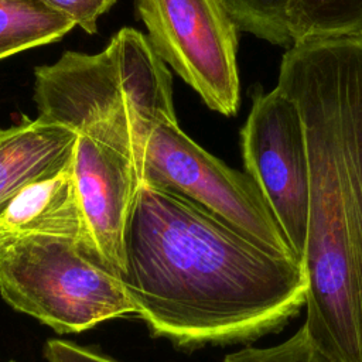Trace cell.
<instances>
[{
    "instance_id": "8",
    "label": "cell",
    "mask_w": 362,
    "mask_h": 362,
    "mask_svg": "<svg viewBox=\"0 0 362 362\" xmlns=\"http://www.w3.org/2000/svg\"><path fill=\"white\" fill-rule=\"evenodd\" d=\"M76 140L69 127L40 116L0 130V212L25 187L66 167Z\"/></svg>"
},
{
    "instance_id": "11",
    "label": "cell",
    "mask_w": 362,
    "mask_h": 362,
    "mask_svg": "<svg viewBox=\"0 0 362 362\" xmlns=\"http://www.w3.org/2000/svg\"><path fill=\"white\" fill-rule=\"evenodd\" d=\"M293 44L362 35V0H287Z\"/></svg>"
},
{
    "instance_id": "4",
    "label": "cell",
    "mask_w": 362,
    "mask_h": 362,
    "mask_svg": "<svg viewBox=\"0 0 362 362\" xmlns=\"http://www.w3.org/2000/svg\"><path fill=\"white\" fill-rule=\"evenodd\" d=\"M137 174L140 184L187 199L270 250L297 259L253 178L204 150L177 120L151 129Z\"/></svg>"
},
{
    "instance_id": "15",
    "label": "cell",
    "mask_w": 362,
    "mask_h": 362,
    "mask_svg": "<svg viewBox=\"0 0 362 362\" xmlns=\"http://www.w3.org/2000/svg\"><path fill=\"white\" fill-rule=\"evenodd\" d=\"M47 362H119L92 348L64 339H48L44 345Z\"/></svg>"
},
{
    "instance_id": "9",
    "label": "cell",
    "mask_w": 362,
    "mask_h": 362,
    "mask_svg": "<svg viewBox=\"0 0 362 362\" xmlns=\"http://www.w3.org/2000/svg\"><path fill=\"white\" fill-rule=\"evenodd\" d=\"M82 230L74 160L61 171L25 187L0 212V240L23 236L79 240Z\"/></svg>"
},
{
    "instance_id": "6",
    "label": "cell",
    "mask_w": 362,
    "mask_h": 362,
    "mask_svg": "<svg viewBox=\"0 0 362 362\" xmlns=\"http://www.w3.org/2000/svg\"><path fill=\"white\" fill-rule=\"evenodd\" d=\"M240 148L245 173L260 188L301 262L310 191L307 141L297 106L277 86L253 93L240 129Z\"/></svg>"
},
{
    "instance_id": "5",
    "label": "cell",
    "mask_w": 362,
    "mask_h": 362,
    "mask_svg": "<svg viewBox=\"0 0 362 362\" xmlns=\"http://www.w3.org/2000/svg\"><path fill=\"white\" fill-rule=\"evenodd\" d=\"M147 40L204 103L235 116L240 103L238 27L219 0H136Z\"/></svg>"
},
{
    "instance_id": "12",
    "label": "cell",
    "mask_w": 362,
    "mask_h": 362,
    "mask_svg": "<svg viewBox=\"0 0 362 362\" xmlns=\"http://www.w3.org/2000/svg\"><path fill=\"white\" fill-rule=\"evenodd\" d=\"M239 31L273 45H293L287 30V0H219Z\"/></svg>"
},
{
    "instance_id": "13",
    "label": "cell",
    "mask_w": 362,
    "mask_h": 362,
    "mask_svg": "<svg viewBox=\"0 0 362 362\" xmlns=\"http://www.w3.org/2000/svg\"><path fill=\"white\" fill-rule=\"evenodd\" d=\"M223 362H328L314 346L304 325L286 341L263 348H243L228 354Z\"/></svg>"
},
{
    "instance_id": "3",
    "label": "cell",
    "mask_w": 362,
    "mask_h": 362,
    "mask_svg": "<svg viewBox=\"0 0 362 362\" xmlns=\"http://www.w3.org/2000/svg\"><path fill=\"white\" fill-rule=\"evenodd\" d=\"M0 294L14 310L58 334L137 314L122 279L88 256L78 239L0 240Z\"/></svg>"
},
{
    "instance_id": "14",
    "label": "cell",
    "mask_w": 362,
    "mask_h": 362,
    "mask_svg": "<svg viewBox=\"0 0 362 362\" xmlns=\"http://www.w3.org/2000/svg\"><path fill=\"white\" fill-rule=\"evenodd\" d=\"M57 13L69 18L89 34L98 31V18L105 14L116 0H41Z\"/></svg>"
},
{
    "instance_id": "16",
    "label": "cell",
    "mask_w": 362,
    "mask_h": 362,
    "mask_svg": "<svg viewBox=\"0 0 362 362\" xmlns=\"http://www.w3.org/2000/svg\"><path fill=\"white\" fill-rule=\"evenodd\" d=\"M10 362H16V361H10Z\"/></svg>"
},
{
    "instance_id": "2",
    "label": "cell",
    "mask_w": 362,
    "mask_h": 362,
    "mask_svg": "<svg viewBox=\"0 0 362 362\" xmlns=\"http://www.w3.org/2000/svg\"><path fill=\"white\" fill-rule=\"evenodd\" d=\"M38 116L129 156L136 167L151 129L177 120L173 76L140 31L124 27L98 54L65 52L35 68Z\"/></svg>"
},
{
    "instance_id": "1",
    "label": "cell",
    "mask_w": 362,
    "mask_h": 362,
    "mask_svg": "<svg viewBox=\"0 0 362 362\" xmlns=\"http://www.w3.org/2000/svg\"><path fill=\"white\" fill-rule=\"evenodd\" d=\"M150 334L175 348L255 341L304 307L301 263L204 208L140 184L120 276Z\"/></svg>"
},
{
    "instance_id": "10",
    "label": "cell",
    "mask_w": 362,
    "mask_h": 362,
    "mask_svg": "<svg viewBox=\"0 0 362 362\" xmlns=\"http://www.w3.org/2000/svg\"><path fill=\"white\" fill-rule=\"evenodd\" d=\"M74 27L41 0H0V59L57 41Z\"/></svg>"
},
{
    "instance_id": "7",
    "label": "cell",
    "mask_w": 362,
    "mask_h": 362,
    "mask_svg": "<svg viewBox=\"0 0 362 362\" xmlns=\"http://www.w3.org/2000/svg\"><path fill=\"white\" fill-rule=\"evenodd\" d=\"M74 177L83 223L78 242L88 256L120 277L126 229L140 185L136 163L107 144L78 134Z\"/></svg>"
}]
</instances>
